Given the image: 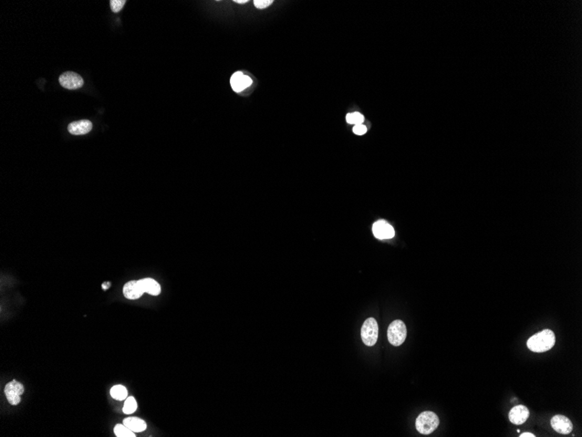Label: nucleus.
<instances>
[{"instance_id":"obj_11","label":"nucleus","mask_w":582,"mask_h":437,"mask_svg":"<svg viewBox=\"0 0 582 437\" xmlns=\"http://www.w3.org/2000/svg\"><path fill=\"white\" fill-rule=\"evenodd\" d=\"M93 123L90 120H82L74 121L68 125V131L74 136H82L90 132Z\"/></svg>"},{"instance_id":"obj_10","label":"nucleus","mask_w":582,"mask_h":437,"mask_svg":"<svg viewBox=\"0 0 582 437\" xmlns=\"http://www.w3.org/2000/svg\"><path fill=\"white\" fill-rule=\"evenodd\" d=\"M252 79L249 76L244 75L242 72H236L231 76L230 84L233 90L236 93H240L244 90L247 87H250L252 84Z\"/></svg>"},{"instance_id":"obj_16","label":"nucleus","mask_w":582,"mask_h":437,"mask_svg":"<svg viewBox=\"0 0 582 437\" xmlns=\"http://www.w3.org/2000/svg\"><path fill=\"white\" fill-rule=\"evenodd\" d=\"M115 434L118 437H136L135 432L124 424H117L115 427Z\"/></svg>"},{"instance_id":"obj_3","label":"nucleus","mask_w":582,"mask_h":437,"mask_svg":"<svg viewBox=\"0 0 582 437\" xmlns=\"http://www.w3.org/2000/svg\"><path fill=\"white\" fill-rule=\"evenodd\" d=\"M407 336V328L406 324L400 320L396 319L389 324L387 331V337L389 342L394 346L398 347L402 345L406 340Z\"/></svg>"},{"instance_id":"obj_23","label":"nucleus","mask_w":582,"mask_h":437,"mask_svg":"<svg viewBox=\"0 0 582 437\" xmlns=\"http://www.w3.org/2000/svg\"><path fill=\"white\" fill-rule=\"evenodd\" d=\"M234 3H237V4H245V3H248V0H234Z\"/></svg>"},{"instance_id":"obj_18","label":"nucleus","mask_w":582,"mask_h":437,"mask_svg":"<svg viewBox=\"0 0 582 437\" xmlns=\"http://www.w3.org/2000/svg\"><path fill=\"white\" fill-rule=\"evenodd\" d=\"M346 120L348 123L353 124L355 126L358 124H363L365 120V117L363 115H361L360 113H352V114L347 115Z\"/></svg>"},{"instance_id":"obj_15","label":"nucleus","mask_w":582,"mask_h":437,"mask_svg":"<svg viewBox=\"0 0 582 437\" xmlns=\"http://www.w3.org/2000/svg\"><path fill=\"white\" fill-rule=\"evenodd\" d=\"M110 395L117 400H124L127 398V390L122 385H116L111 388Z\"/></svg>"},{"instance_id":"obj_12","label":"nucleus","mask_w":582,"mask_h":437,"mask_svg":"<svg viewBox=\"0 0 582 437\" xmlns=\"http://www.w3.org/2000/svg\"><path fill=\"white\" fill-rule=\"evenodd\" d=\"M124 296L128 299H137L142 296L144 292L139 281H129L123 287Z\"/></svg>"},{"instance_id":"obj_14","label":"nucleus","mask_w":582,"mask_h":437,"mask_svg":"<svg viewBox=\"0 0 582 437\" xmlns=\"http://www.w3.org/2000/svg\"><path fill=\"white\" fill-rule=\"evenodd\" d=\"M123 424L135 433L143 432L147 429L146 421L138 417H127L124 420Z\"/></svg>"},{"instance_id":"obj_13","label":"nucleus","mask_w":582,"mask_h":437,"mask_svg":"<svg viewBox=\"0 0 582 437\" xmlns=\"http://www.w3.org/2000/svg\"><path fill=\"white\" fill-rule=\"evenodd\" d=\"M139 283L144 293H148L153 296H157L161 292L160 284L153 278H143L139 280Z\"/></svg>"},{"instance_id":"obj_17","label":"nucleus","mask_w":582,"mask_h":437,"mask_svg":"<svg viewBox=\"0 0 582 437\" xmlns=\"http://www.w3.org/2000/svg\"><path fill=\"white\" fill-rule=\"evenodd\" d=\"M122 410L127 415H131L133 413L136 412L137 410V401L135 399V397H133V396L127 397V399L125 400Z\"/></svg>"},{"instance_id":"obj_1","label":"nucleus","mask_w":582,"mask_h":437,"mask_svg":"<svg viewBox=\"0 0 582 437\" xmlns=\"http://www.w3.org/2000/svg\"><path fill=\"white\" fill-rule=\"evenodd\" d=\"M555 335L549 329L541 331L527 340V347L534 353H544L552 349L555 345Z\"/></svg>"},{"instance_id":"obj_9","label":"nucleus","mask_w":582,"mask_h":437,"mask_svg":"<svg viewBox=\"0 0 582 437\" xmlns=\"http://www.w3.org/2000/svg\"><path fill=\"white\" fill-rule=\"evenodd\" d=\"M529 415L528 408L523 405H518L513 407L509 412V420L513 424H523L528 419Z\"/></svg>"},{"instance_id":"obj_4","label":"nucleus","mask_w":582,"mask_h":437,"mask_svg":"<svg viewBox=\"0 0 582 437\" xmlns=\"http://www.w3.org/2000/svg\"><path fill=\"white\" fill-rule=\"evenodd\" d=\"M361 337L363 342L368 347H373L378 338V325L374 318H369L365 320L361 329Z\"/></svg>"},{"instance_id":"obj_19","label":"nucleus","mask_w":582,"mask_h":437,"mask_svg":"<svg viewBox=\"0 0 582 437\" xmlns=\"http://www.w3.org/2000/svg\"><path fill=\"white\" fill-rule=\"evenodd\" d=\"M125 4H126L125 0H111L110 1L112 11L115 13L120 12L121 9L123 8Z\"/></svg>"},{"instance_id":"obj_5","label":"nucleus","mask_w":582,"mask_h":437,"mask_svg":"<svg viewBox=\"0 0 582 437\" xmlns=\"http://www.w3.org/2000/svg\"><path fill=\"white\" fill-rule=\"evenodd\" d=\"M58 81L61 87L70 90L78 89L82 87L84 85L82 77L74 72H66L62 74L59 76Z\"/></svg>"},{"instance_id":"obj_8","label":"nucleus","mask_w":582,"mask_h":437,"mask_svg":"<svg viewBox=\"0 0 582 437\" xmlns=\"http://www.w3.org/2000/svg\"><path fill=\"white\" fill-rule=\"evenodd\" d=\"M552 428L562 435H568L573 430V423L566 417L557 415L551 419Z\"/></svg>"},{"instance_id":"obj_21","label":"nucleus","mask_w":582,"mask_h":437,"mask_svg":"<svg viewBox=\"0 0 582 437\" xmlns=\"http://www.w3.org/2000/svg\"><path fill=\"white\" fill-rule=\"evenodd\" d=\"M353 132L355 133L357 136H363V135H365V133L367 132V128L365 127V125H363V124L355 125L354 128H353Z\"/></svg>"},{"instance_id":"obj_7","label":"nucleus","mask_w":582,"mask_h":437,"mask_svg":"<svg viewBox=\"0 0 582 437\" xmlns=\"http://www.w3.org/2000/svg\"><path fill=\"white\" fill-rule=\"evenodd\" d=\"M373 234L378 239H390L395 236L393 227L385 220H379L372 227Z\"/></svg>"},{"instance_id":"obj_2","label":"nucleus","mask_w":582,"mask_h":437,"mask_svg":"<svg viewBox=\"0 0 582 437\" xmlns=\"http://www.w3.org/2000/svg\"><path fill=\"white\" fill-rule=\"evenodd\" d=\"M439 418L435 413L425 411L416 420V429L422 435H430L438 429Z\"/></svg>"},{"instance_id":"obj_6","label":"nucleus","mask_w":582,"mask_h":437,"mask_svg":"<svg viewBox=\"0 0 582 437\" xmlns=\"http://www.w3.org/2000/svg\"><path fill=\"white\" fill-rule=\"evenodd\" d=\"M23 393H24L23 385L17 380H13V381L9 382L4 388V394L8 400L9 403L13 406L19 404L21 400L20 396Z\"/></svg>"},{"instance_id":"obj_22","label":"nucleus","mask_w":582,"mask_h":437,"mask_svg":"<svg viewBox=\"0 0 582 437\" xmlns=\"http://www.w3.org/2000/svg\"><path fill=\"white\" fill-rule=\"evenodd\" d=\"M520 437H535V436H534V435H533V434H532V433H523V434H521V436H520Z\"/></svg>"},{"instance_id":"obj_20","label":"nucleus","mask_w":582,"mask_h":437,"mask_svg":"<svg viewBox=\"0 0 582 437\" xmlns=\"http://www.w3.org/2000/svg\"><path fill=\"white\" fill-rule=\"evenodd\" d=\"M273 3L272 0H254V4L256 8L264 9L270 6Z\"/></svg>"}]
</instances>
